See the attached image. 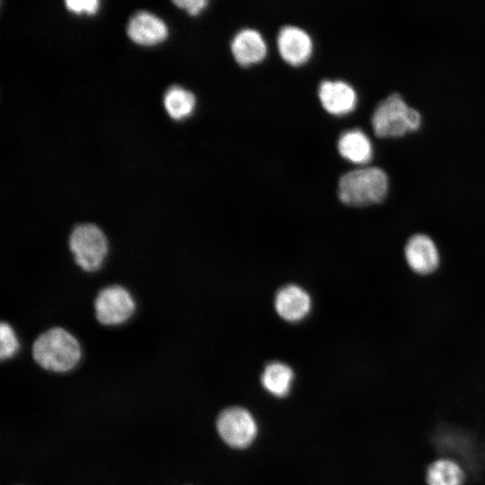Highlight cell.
Returning <instances> with one entry per match:
<instances>
[{
	"mask_svg": "<svg viewBox=\"0 0 485 485\" xmlns=\"http://www.w3.org/2000/svg\"><path fill=\"white\" fill-rule=\"evenodd\" d=\"M31 356L34 362L46 371L66 373L79 364L82 348L71 332L55 326L41 332L34 340Z\"/></svg>",
	"mask_w": 485,
	"mask_h": 485,
	"instance_id": "cell-1",
	"label": "cell"
},
{
	"mask_svg": "<svg viewBox=\"0 0 485 485\" xmlns=\"http://www.w3.org/2000/svg\"><path fill=\"white\" fill-rule=\"evenodd\" d=\"M387 190V175L378 167L352 170L339 181V198L348 206L363 207L381 202Z\"/></svg>",
	"mask_w": 485,
	"mask_h": 485,
	"instance_id": "cell-2",
	"label": "cell"
},
{
	"mask_svg": "<svg viewBox=\"0 0 485 485\" xmlns=\"http://www.w3.org/2000/svg\"><path fill=\"white\" fill-rule=\"evenodd\" d=\"M68 247L75 263L91 273L101 268L109 252L106 234L93 223L76 225L69 234Z\"/></svg>",
	"mask_w": 485,
	"mask_h": 485,
	"instance_id": "cell-3",
	"label": "cell"
},
{
	"mask_svg": "<svg viewBox=\"0 0 485 485\" xmlns=\"http://www.w3.org/2000/svg\"><path fill=\"white\" fill-rule=\"evenodd\" d=\"M421 122L419 112L408 106L399 93L384 99L375 110L372 125L379 137H397L417 129Z\"/></svg>",
	"mask_w": 485,
	"mask_h": 485,
	"instance_id": "cell-4",
	"label": "cell"
},
{
	"mask_svg": "<svg viewBox=\"0 0 485 485\" xmlns=\"http://www.w3.org/2000/svg\"><path fill=\"white\" fill-rule=\"evenodd\" d=\"M219 437L234 449L249 447L258 435V425L250 410L242 406H230L220 411L216 420Z\"/></svg>",
	"mask_w": 485,
	"mask_h": 485,
	"instance_id": "cell-5",
	"label": "cell"
},
{
	"mask_svg": "<svg viewBox=\"0 0 485 485\" xmlns=\"http://www.w3.org/2000/svg\"><path fill=\"white\" fill-rule=\"evenodd\" d=\"M93 307L96 320L104 326H116L126 322L137 309L130 292L117 284L101 288L94 299Z\"/></svg>",
	"mask_w": 485,
	"mask_h": 485,
	"instance_id": "cell-6",
	"label": "cell"
},
{
	"mask_svg": "<svg viewBox=\"0 0 485 485\" xmlns=\"http://www.w3.org/2000/svg\"><path fill=\"white\" fill-rule=\"evenodd\" d=\"M281 57L292 66L304 64L313 52V41L303 29L287 25L280 29L277 39Z\"/></svg>",
	"mask_w": 485,
	"mask_h": 485,
	"instance_id": "cell-7",
	"label": "cell"
},
{
	"mask_svg": "<svg viewBox=\"0 0 485 485\" xmlns=\"http://www.w3.org/2000/svg\"><path fill=\"white\" fill-rule=\"evenodd\" d=\"M322 107L332 115H345L354 110L357 94L352 86L343 81H323L319 86Z\"/></svg>",
	"mask_w": 485,
	"mask_h": 485,
	"instance_id": "cell-8",
	"label": "cell"
},
{
	"mask_svg": "<svg viewBox=\"0 0 485 485\" xmlns=\"http://www.w3.org/2000/svg\"><path fill=\"white\" fill-rule=\"evenodd\" d=\"M274 304L278 315L291 322L303 320L311 309V299L307 292L294 284L279 288Z\"/></svg>",
	"mask_w": 485,
	"mask_h": 485,
	"instance_id": "cell-9",
	"label": "cell"
},
{
	"mask_svg": "<svg viewBox=\"0 0 485 485\" xmlns=\"http://www.w3.org/2000/svg\"><path fill=\"white\" fill-rule=\"evenodd\" d=\"M231 50L235 61L241 66H247L264 59L267 45L258 31L243 29L233 38Z\"/></svg>",
	"mask_w": 485,
	"mask_h": 485,
	"instance_id": "cell-10",
	"label": "cell"
},
{
	"mask_svg": "<svg viewBox=\"0 0 485 485\" xmlns=\"http://www.w3.org/2000/svg\"><path fill=\"white\" fill-rule=\"evenodd\" d=\"M405 257L410 267L420 274L431 273L438 265V253L435 243L428 236L421 234L408 240Z\"/></svg>",
	"mask_w": 485,
	"mask_h": 485,
	"instance_id": "cell-11",
	"label": "cell"
},
{
	"mask_svg": "<svg viewBox=\"0 0 485 485\" xmlns=\"http://www.w3.org/2000/svg\"><path fill=\"white\" fill-rule=\"evenodd\" d=\"M128 34L137 44L152 46L166 39L168 29L165 23L154 14L139 12L130 20Z\"/></svg>",
	"mask_w": 485,
	"mask_h": 485,
	"instance_id": "cell-12",
	"label": "cell"
},
{
	"mask_svg": "<svg viewBox=\"0 0 485 485\" xmlns=\"http://www.w3.org/2000/svg\"><path fill=\"white\" fill-rule=\"evenodd\" d=\"M294 377V371L289 366L283 362L272 361L264 367L260 383L269 394L283 398L289 394Z\"/></svg>",
	"mask_w": 485,
	"mask_h": 485,
	"instance_id": "cell-13",
	"label": "cell"
},
{
	"mask_svg": "<svg viewBox=\"0 0 485 485\" xmlns=\"http://www.w3.org/2000/svg\"><path fill=\"white\" fill-rule=\"evenodd\" d=\"M338 150L341 156L355 163H366L372 158V145L360 129L344 132L339 138Z\"/></svg>",
	"mask_w": 485,
	"mask_h": 485,
	"instance_id": "cell-14",
	"label": "cell"
},
{
	"mask_svg": "<svg viewBox=\"0 0 485 485\" xmlns=\"http://www.w3.org/2000/svg\"><path fill=\"white\" fill-rule=\"evenodd\" d=\"M465 475L461 465L452 459L433 462L427 470L428 485H463Z\"/></svg>",
	"mask_w": 485,
	"mask_h": 485,
	"instance_id": "cell-15",
	"label": "cell"
},
{
	"mask_svg": "<svg viewBox=\"0 0 485 485\" xmlns=\"http://www.w3.org/2000/svg\"><path fill=\"white\" fill-rule=\"evenodd\" d=\"M195 96L180 86L171 87L164 96V106L174 119H182L190 115L195 108Z\"/></svg>",
	"mask_w": 485,
	"mask_h": 485,
	"instance_id": "cell-16",
	"label": "cell"
},
{
	"mask_svg": "<svg viewBox=\"0 0 485 485\" xmlns=\"http://www.w3.org/2000/svg\"><path fill=\"white\" fill-rule=\"evenodd\" d=\"M0 345L1 361L13 358L20 349V342L13 328L4 321L0 324Z\"/></svg>",
	"mask_w": 485,
	"mask_h": 485,
	"instance_id": "cell-17",
	"label": "cell"
},
{
	"mask_svg": "<svg viewBox=\"0 0 485 485\" xmlns=\"http://www.w3.org/2000/svg\"><path fill=\"white\" fill-rule=\"evenodd\" d=\"M99 1L97 0H67L66 1V8L75 13H86L89 14L95 13L99 8Z\"/></svg>",
	"mask_w": 485,
	"mask_h": 485,
	"instance_id": "cell-18",
	"label": "cell"
},
{
	"mask_svg": "<svg viewBox=\"0 0 485 485\" xmlns=\"http://www.w3.org/2000/svg\"><path fill=\"white\" fill-rule=\"evenodd\" d=\"M178 7L184 9L190 15L198 14L208 4L206 0H177L173 1Z\"/></svg>",
	"mask_w": 485,
	"mask_h": 485,
	"instance_id": "cell-19",
	"label": "cell"
}]
</instances>
